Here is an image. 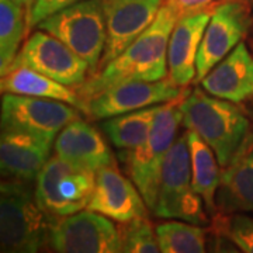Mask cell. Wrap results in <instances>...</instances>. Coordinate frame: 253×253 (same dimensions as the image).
<instances>
[{
    "label": "cell",
    "mask_w": 253,
    "mask_h": 253,
    "mask_svg": "<svg viewBox=\"0 0 253 253\" xmlns=\"http://www.w3.org/2000/svg\"><path fill=\"white\" fill-rule=\"evenodd\" d=\"M13 1H16V3H18V4L24 6V7L27 9V13H28V10H30V7H31V4H33V1H34V0H13Z\"/></svg>",
    "instance_id": "obj_30"
},
{
    "label": "cell",
    "mask_w": 253,
    "mask_h": 253,
    "mask_svg": "<svg viewBox=\"0 0 253 253\" xmlns=\"http://www.w3.org/2000/svg\"><path fill=\"white\" fill-rule=\"evenodd\" d=\"M212 229L229 238L244 253H253V215L217 214Z\"/></svg>",
    "instance_id": "obj_25"
},
{
    "label": "cell",
    "mask_w": 253,
    "mask_h": 253,
    "mask_svg": "<svg viewBox=\"0 0 253 253\" xmlns=\"http://www.w3.org/2000/svg\"><path fill=\"white\" fill-rule=\"evenodd\" d=\"M27 24V9L13 0H0V75L14 62Z\"/></svg>",
    "instance_id": "obj_23"
},
{
    "label": "cell",
    "mask_w": 253,
    "mask_h": 253,
    "mask_svg": "<svg viewBox=\"0 0 253 253\" xmlns=\"http://www.w3.org/2000/svg\"><path fill=\"white\" fill-rule=\"evenodd\" d=\"M166 1L170 3L173 7L179 11L180 17L190 13H194V11L208 9L218 3L217 0H166Z\"/></svg>",
    "instance_id": "obj_29"
},
{
    "label": "cell",
    "mask_w": 253,
    "mask_h": 253,
    "mask_svg": "<svg viewBox=\"0 0 253 253\" xmlns=\"http://www.w3.org/2000/svg\"><path fill=\"white\" fill-rule=\"evenodd\" d=\"M0 90L3 94L59 100L81 109V99L75 87L65 86L26 66H10L6 72L1 73Z\"/></svg>",
    "instance_id": "obj_20"
},
{
    "label": "cell",
    "mask_w": 253,
    "mask_h": 253,
    "mask_svg": "<svg viewBox=\"0 0 253 253\" xmlns=\"http://www.w3.org/2000/svg\"><path fill=\"white\" fill-rule=\"evenodd\" d=\"M253 16L248 0H224L212 7L197 55V73L193 83H200L221 62L252 28Z\"/></svg>",
    "instance_id": "obj_10"
},
{
    "label": "cell",
    "mask_w": 253,
    "mask_h": 253,
    "mask_svg": "<svg viewBox=\"0 0 253 253\" xmlns=\"http://www.w3.org/2000/svg\"><path fill=\"white\" fill-rule=\"evenodd\" d=\"M180 14L165 0L155 21L123 54L76 87L83 104L113 84L131 81L158 82L168 78V46Z\"/></svg>",
    "instance_id": "obj_1"
},
{
    "label": "cell",
    "mask_w": 253,
    "mask_h": 253,
    "mask_svg": "<svg viewBox=\"0 0 253 253\" xmlns=\"http://www.w3.org/2000/svg\"><path fill=\"white\" fill-rule=\"evenodd\" d=\"M184 91V87L174 84L169 78L158 82H123L93 96L83 104L82 110L93 120H107L172 101Z\"/></svg>",
    "instance_id": "obj_11"
},
{
    "label": "cell",
    "mask_w": 253,
    "mask_h": 253,
    "mask_svg": "<svg viewBox=\"0 0 253 253\" xmlns=\"http://www.w3.org/2000/svg\"><path fill=\"white\" fill-rule=\"evenodd\" d=\"M251 45H252V52H253V40H252V42H251Z\"/></svg>",
    "instance_id": "obj_33"
},
{
    "label": "cell",
    "mask_w": 253,
    "mask_h": 253,
    "mask_svg": "<svg viewBox=\"0 0 253 253\" xmlns=\"http://www.w3.org/2000/svg\"><path fill=\"white\" fill-rule=\"evenodd\" d=\"M103 3L107 42L97 72L123 54L154 23L165 0H103Z\"/></svg>",
    "instance_id": "obj_13"
},
{
    "label": "cell",
    "mask_w": 253,
    "mask_h": 253,
    "mask_svg": "<svg viewBox=\"0 0 253 253\" xmlns=\"http://www.w3.org/2000/svg\"><path fill=\"white\" fill-rule=\"evenodd\" d=\"M46 248L52 253H124V238L113 219L83 210L55 218Z\"/></svg>",
    "instance_id": "obj_8"
},
{
    "label": "cell",
    "mask_w": 253,
    "mask_h": 253,
    "mask_svg": "<svg viewBox=\"0 0 253 253\" xmlns=\"http://www.w3.org/2000/svg\"><path fill=\"white\" fill-rule=\"evenodd\" d=\"M52 145L37 136L1 129L0 135V169L6 180L36 183L45 163L49 161Z\"/></svg>",
    "instance_id": "obj_16"
},
{
    "label": "cell",
    "mask_w": 253,
    "mask_h": 253,
    "mask_svg": "<svg viewBox=\"0 0 253 253\" xmlns=\"http://www.w3.org/2000/svg\"><path fill=\"white\" fill-rule=\"evenodd\" d=\"M55 217L40 206L36 183L6 180L0 186V253H40Z\"/></svg>",
    "instance_id": "obj_2"
},
{
    "label": "cell",
    "mask_w": 253,
    "mask_h": 253,
    "mask_svg": "<svg viewBox=\"0 0 253 253\" xmlns=\"http://www.w3.org/2000/svg\"><path fill=\"white\" fill-rule=\"evenodd\" d=\"M154 214L158 218L177 219L204 228L210 225L206 204L193 186L187 131L174 141L163 165Z\"/></svg>",
    "instance_id": "obj_5"
},
{
    "label": "cell",
    "mask_w": 253,
    "mask_h": 253,
    "mask_svg": "<svg viewBox=\"0 0 253 253\" xmlns=\"http://www.w3.org/2000/svg\"><path fill=\"white\" fill-rule=\"evenodd\" d=\"M37 27L79 55L89 65L90 76L97 72L107 42L103 0H82L46 17Z\"/></svg>",
    "instance_id": "obj_6"
},
{
    "label": "cell",
    "mask_w": 253,
    "mask_h": 253,
    "mask_svg": "<svg viewBox=\"0 0 253 253\" xmlns=\"http://www.w3.org/2000/svg\"><path fill=\"white\" fill-rule=\"evenodd\" d=\"M208 253H244L229 238L214 231L207 242Z\"/></svg>",
    "instance_id": "obj_28"
},
{
    "label": "cell",
    "mask_w": 253,
    "mask_h": 253,
    "mask_svg": "<svg viewBox=\"0 0 253 253\" xmlns=\"http://www.w3.org/2000/svg\"><path fill=\"white\" fill-rule=\"evenodd\" d=\"M11 66H26L69 87L87 81L89 65L71 48L46 31L38 30L20 48Z\"/></svg>",
    "instance_id": "obj_12"
},
{
    "label": "cell",
    "mask_w": 253,
    "mask_h": 253,
    "mask_svg": "<svg viewBox=\"0 0 253 253\" xmlns=\"http://www.w3.org/2000/svg\"><path fill=\"white\" fill-rule=\"evenodd\" d=\"M124 225L121 229L124 238V253H162L155 229L148 218L135 219Z\"/></svg>",
    "instance_id": "obj_26"
},
{
    "label": "cell",
    "mask_w": 253,
    "mask_h": 253,
    "mask_svg": "<svg viewBox=\"0 0 253 253\" xmlns=\"http://www.w3.org/2000/svg\"><path fill=\"white\" fill-rule=\"evenodd\" d=\"M189 91L186 90L180 97L162 104L148 138L135 149L126 151L128 176L135 183L146 206L152 212L158 201L163 165L174 141L177 139L176 134L183 123L179 104Z\"/></svg>",
    "instance_id": "obj_4"
},
{
    "label": "cell",
    "mask_w": 253,
    "mask_h": 253,
    "mask_svg": "<svg viewBox=\"0 0 253 253\" xmlns=\"http://www.w3.org/2000/svg\"><path fill=\"white\" fill-rule=\"evenodd\" d=\"M54 155L94 172L116 163L101 134L82 118L72 121L59 132L54 142Z\"/></svg>",
    "instance_id": "obj_19"
},
{
    "label": "cell",
    "mask_w": 253,
    "mask_h": 253,
    "mask_svg": "<svg viewBox=\"0 0 253 253\" xmlns=\"http://www.w3.org/2000/svg\"><path fill=\"white\" fill-rule=\"evenodd\" d=\"M161 106L162 104L107 118L101 124L103 131L117 149H135L149 135Z\"/></svg>",
    "instance_id": "obj_22"
},
{
    "label": "cell",
    "mask_w": 253,
    "mask_h": 253,
    "mask_svg": "<svg viewBox=\"0 0 253 253\" xmlns=\"http://www.w3.org/2000/svg\"><path fill=\"white\" fill-rule=\"evenodd\" d=\"M81 118V111L65 101L18 94L1 97V129L21 131L54 145L68 124Z\"/></svg>",
    "instance_id": "obj_9"
},
{
    "label": "cell",
    "mask_w": 253,
    "mask_h": 253,
    "mask_svg": "<svg viewBox=\"0 0 253 253\" xmlns=\"http://www.w3.org/2000/svg\"><path fill=\"white\" fill-rule=\"evenodd\" d=\"M40 253H52V252H51V251H49L48 248H45L44 251H41V252H40Z\"/></svg>",
    "instance_id": "obj_31"
},
{
    "label": "cell",
    "mask_w": 253,
    "mask_h": 253,
    "mask_svg": "<svg viewBox=\"0 0 253 253\" xmlns=\"http://www.w3.org/2000/svg\"><path fill=\"white\" fill-rule=\"evenodd\" d=\"M179 107L184 126L215 152L221 168L226 166L251 131L244 111L235 103L218 99L199 87L189 91Z\"/></svg>",
    "instance_id": "obj_3"
},
{
    "label": "cell",
    "mask_w": 253,
    "mask_h": 253,
    "mask_svg": "<svg viewBox=\"0 0 253 253\" xmlns=\"http://www.w3.org/2000/svg\"><path fill=\"white\" fill-rule=\"evenodd\" d=\"M79 1L82 0H34L27 13L28 28L37 27L46 17Z\"/></svg>",
    "instance_id": "obj_27"
},
{
    "label": "cell",
    "mask_w": 253,
    "mask_h": 253,
    "mask_svg": "<svg viewBox=\"0 0 253 253\" xmlns=\"http://www.w3.org/2000/svg\"><path fill=\"white\" fill-rule=\"evenodd\" d=\"M187 142L194 190L204 201L208 214L215 217L218 214L217 193L221 181V165L215 152L191 129H187Z\"/></svg>",
    "instance_id": "obj_21"
},
{
    "label": "cell",
    "mask_w": 253,
    "mask_h": 253,
    "mask_svg": "<svg viewBox=\"0 0 253 253\" xmlns=\"http://www.w3.org/2000/svg\"><path fill=\"white\" fill-rule=\"evenodd\" d=\"M214 6L183 16L173 28L168 46V78L180 87L196 79L200 44Z\"/></svg>",
    "instance_id": "obj_15"
},
{
    "label": "cell",
    "mask_w": 253,
    "mask_h": 253,
    "mask_svg": "<svg viewBox=\"0 0 253 253\" xmlns=\"http://www.w3.org/2000/svg\"><path fill=\"white\" fill-rule=\"evenodd\" d=\"M162 253H208L204 226L170 219L155 226Z\"/></svg>",
    "instance_id": "obj_24"
},
{
    "label": "cell",
    "mask_w": 253,
    "mask_h": 253,
    "mask_svg": "<svg viewBox=\"0 0 253 253\" xmlns=\"http://www.w3.org/2000/svg\"><path fill=\"white\" fill-rule=\"evenodd\" d=\"M200 84L208 94L235 104L253 97V54L244 41L218 62Z\"/></svg>",
    "instance_id": "obj_18"
},
{
    "label": "cell",
    "mask_w": 253,
    "mask_h": 253,
    "mask_svg": "<svg viewBox=\"0 0 253 253\" xmlns=\"http://www.w3.org/2000/svg\"><path fill=\"white\" fill-rule=\"evenodd\" d=\"M96 187V172L52 155L36 180V196L49 215L63 218L86 210Z\"/></svg>",
    "instance_id": "obj_7"
},
{
    "label": "cell",
    "mask_w": 253,
    "mask_h": 253,
    "mask_svg": "<svg viewBox=\"0 0 253 253\" xmlns=\"http://www.w3.org/2000/svg\"><path fill=\"white\" fill-rule=\"evenodd\" d=\"M218 214H253V128L229 163L221 168Z\"/></svg>",
    "instance_id": "obj_17"
},
{
    "label": "cell",
    "mask_w": 253,
    "mask_h": 253,
    "mask_svg": "<svg viewBox=\"0 0 253 253\" xmlns=\"http://www.w3.org/2000/svg\"><path fill=\"white\" fill-rule=\"evenodd\" d=\"M251 33H252V40H253V23H252V28H251Z\"/></svg>",
    "instance_id": "obj_32"
},
{
    "label": "cell",
    "mask_w": 253,
    "mask_h": 253,
    "mask_svg": "<svg viewBox=\"0 0 253 253\" xmlns=\"http://www.w3.org/2000/svg\"><path fill=\"white\" fill-rule=\"evenodd\" d=\"M87 210L120 224H129L148 218L149 208L135 183L113 163L96 172V187Z\"/></svg>",
    "instance_id": "obj_14"
}]
</instances>
